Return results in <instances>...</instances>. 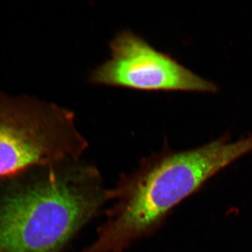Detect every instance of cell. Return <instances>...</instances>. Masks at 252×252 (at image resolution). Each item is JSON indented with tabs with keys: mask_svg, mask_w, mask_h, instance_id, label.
I'll use <instances>...</instances> for the list:
<instances>
[{
	"mask_svg": "<svg viewBox=\"0 0 252 252\" xmlns=\"http://www.w3.org/2000/svg\"><path fill=\"white\" fill-rule=\"evenodd\" d=\"M250 152L243 139L223 137L190 150L165 146L109 189L110 207L96 238L79 252H124L152 234L182 200Z\"/></svg>",
	"mask_w": 252,
	"mask_h": 252,
	"instance_id": "6da1fadb",
	"label": "cell"
},
{
	"mask_svg": "<svg viewBox=\"0 0 252 252\" xmlns=\"http://www.w3.org/2000/svg\"><path fill=\"white\" fill-rule=\"evenodd\" d=\"M109 201L95 167L79 160L46 167L0 200V252H61Z\"/></svg>",
	"mask_w": 252,
	"mask_h": 252,
	"instance_id": "7a4b0ae2",
	"label": "cell"
},
{
	"mask_svg": "<svg viewBox=\"0 0 252 252\" xmlns=\"http://www.w3.org/2000/svg\"><path fill=\"white\" fill-rule=\"evenodd\" d=\"M88 147L72 111L0 91V177L79 160Z\"/></svg>",
	"mask_w": 252,
	"mask_h": 252,
	"instance_id": "3957f363",
	"label": "cell"
},
{
	"mask_svg": "<svg viewBox=\"0 0 252 252\" xmlns=\"http://www.w3.org/2000/svg\"><path fill=\"white\" fill-rule=\"evenodd\" d=\"M110 58L91 71L94 85L143 91L215 93L218 88L154 49L133 32L123 31L109 43Z\"/></svg>",
	"mask_w": 252,
	"mask_h": 252,
	"instance_id": "277c9868",
	"label": "cell"
}]
</instances>
